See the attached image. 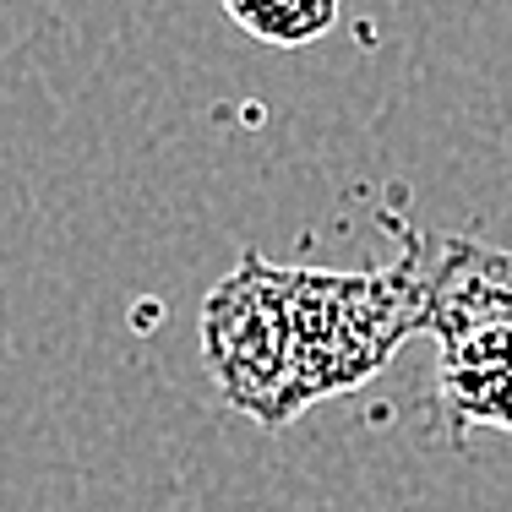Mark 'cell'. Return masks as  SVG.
<instances>
[{"label":"cell","instance_id":"1","mask_svg":"<svg viewBox=\"0 0 512 512\" xmlns=\"http://www.w3.org/2000/svg\"><path fill=\"white\" fill-rule=\"evenodd\" d=\"M436 278L414 267H382L365 278L295 273V338H300V398L360 387L420 322H431Z\"/></svg>","mask_w":512,"mask_h":512},{"label":"cell","instance_id":"2","mask_svg":"<svg viewBox=\"0 0 512 512\" xmlns=\"http://www.w3.org/2000/svg\"><path fill=\"white\" fill-rule=\"evenodd\" d=\"M202 349L224 404L262 425L306 409L295 338V273L246 256L202 306Z\"/></svg>","mask_w":512,"mask_h":512},{"label":"cell","instance_id":"3","mask_svg":"<svg viewBox=\"0 0 512 512\" xmlns=\"http://www.w3.org/2000/svg\"><path fill=\"white\" fill-rule=\"evenodd\" d=\"M240 33H251L267 50H306L327 39L344 17V0H218Z\"/></svg>","mask_w":512,"mask_h":512}]
</instances>
